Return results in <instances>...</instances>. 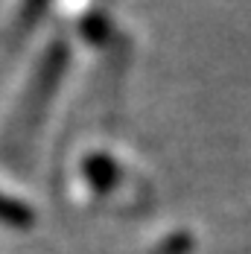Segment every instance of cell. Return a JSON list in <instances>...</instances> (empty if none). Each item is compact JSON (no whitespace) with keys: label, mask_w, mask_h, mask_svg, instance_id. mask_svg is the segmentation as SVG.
Instances as JSON below:
<instances>
[{"label":"cell","mask_w":251,"mask_h":254,"mask_svg":"<svg viewBox=\"0 0 251 254\" xmlns=\"http://www.w3.org/2000/svg\"><path fill=\"white\" fill-rule=\"evenodd\" d=\"M0 222H9V225H29V222H32V213H29L26 204L15 202V199H9V196L0 193Z\"/></svg>","instance_id":"obj_1"}]
</instances>
